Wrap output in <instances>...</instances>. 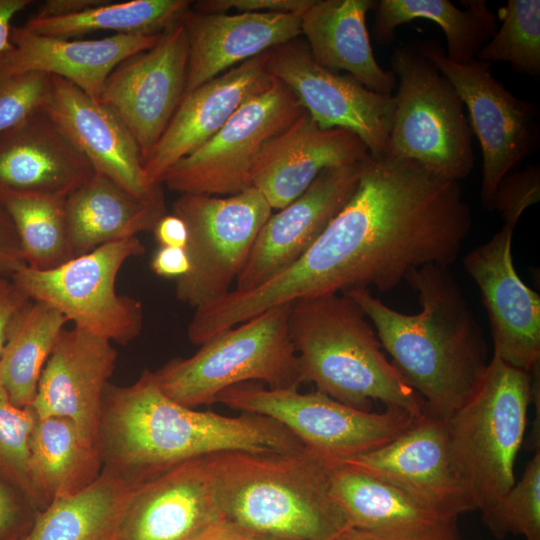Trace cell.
Instances as JSON below:
<instances>
[{
    "label": "cell",
    "mask_w": 540,
    "mask_h": 540,
    "mask_svg": "<svg viewBox=\"0 0 540 540\" xmlns=\"http://www.w3.org/2000/svg\"><path fill=\"white\" fill-rule=\"evenodd\" d=\"M472 223L459 181L369 154L355 193L325 230L342 250L349 290L387 292L417 268L453 264Z\"/></svg>",
    "instance_id": "obj_1"
},
{
    "label": "cell",
    "mask_w": 540,
    "mask_h": 540,
    "mask_svg": "<svg viewBox=\"0 0 540 540\" xmlns=\"http://www.w3.org/2000/svg\"><path fill=\"white\" fill-rule=\"evenodd\" d=\"M405 282L418 295L416 314L390 308L367 289L343 293L371 321L393 366L424 400L425 411L446 421L486 372L483 331L449 267L422 266Z\"/></svg>",
    "instance_id": "obj_2"
},
{
    "label": "cell",
    "mask_w": 540,
    "mask_h": 540,
    "mask_svg": "<svg viewBox=\"0 0 540 540\" xmlns=\"http://www.w3.org/2000/svg\"><path fill=\"white\" fill-rule=\"evenodd\" d=\"M97 446L103 466L152 477L182 462L227 451L289 453L302 443L275 420L198 411L165 395L152 371L132 384H108Z\"/></svg>",
    "instance_id": "obj_3"
},
{
    "label": "cell",
    "mask_w": 540,
    "mask_h": 540,
    "mask_svg": "<svg viewBox=\"0 0 540 540\" xmlns=\"http://www.w3.org/2000/svg\"><path fill=\"white\" fill-rule=\"evenodd\" d=\"M220 519L272 540H336L351 528L330 483L332 464L305 448L205 457Z\"/></svg>",
    "instance_id": "obj_4"
},
{
    "label": "cell",
    "mask_w": 540,
    "mask_h": 540,
    "mask_svg": "<svg viewBox=\"0 0 540 540\" xmlns=\"http://www.w3.org/2000/svg\"><path fill=\"white\" fill-rule=\"evenodd\" d=\"M288 326L302 383L364 411L381 401L416 418L425 413L424 400L386 358L374 327L346 294L291 303Z\"/></svg>",
    "instance_id": "obj_5"
},
{
    "label": "cell",
    "mask_w": 540,
    "mask_h": 540,
    "mask_svg": "<svg viewBox=\"0 0 540 540\" xmlns=\"http://www.w3.org/2000/svg\"><path fill=\"white\" fill-rule=\"evenodd\" d=\"M532 386L531 372L493 354L479 385L445 421L453 468L481 514L516 482Z\"/></svg>",
    "instance_id": "obj_6"
},
{
    "label": "cell",
    "mask_w": 540,
    "mask_h": 540,
    "mask_svg": "<svg viewBox=\"0 0 540 540\" xmlns=\"http://www.w3.org/2000/svg\"><path fill=\"white\" fill-rule=\"evenodd\" d=\"M290 304L268 309L217 335L192 356L172 358L152 371L160 390L190 407L216 403L224 390L250 381L270 389L302 384L290 338Z\"/></svg>",
    "instance_id": "obj_7"
},
{
    "label": "cell",
    "mask_w": 540,
    "mask_h": 540,
    "mask_svg": "<svg viewBox=\"0 0 540 540\" xmlns=\"http://www.w3.org/2000/svg\"><path fill=\"white\" fill-rule=\"evenodd\" d=\"M390 64L398 88L388 155L414 160L456 181L469 176L475 164L473 133L451 82L416 42L397 46Z\"/></svg>",
    "instance_id": "obj_8"
},
{
    "label": "cell",
    "mask_w": 540,
    "mask_h": 540,
    "mask_svg": "<svg viewBox=\"0 0 540 540\" xmlns=\"http://www.w3.org/2000/svg\"><path fill=\"white\" fill-rule=\"evenodd\" d=\"M216 402L241 413L265 416L286 427L304 448L334 465L377 449L417 420L386 406L381 413L347 406L316 390L270 389L242 383L221 392Z\"/></svg>",
    "instance_id": "obj_9"
},
{
    "label": "cell",
    "mask_w": 540,
    "mask_h": 540,
    "mask_svg": "<svg viewBox=\"0 0 540 540\" xmlns=\"http://www.w3.org/2000/svg\"><path fill=\"white\" fill-rule=\"evenodd\" d=\"M135 236L104 244L49 270L27 265L14 272L15 287L29 300L58 310L74 327L128 344L143 328L142 303L116 290L117 276L132 257L144 254Z\"/></svg>",
    "instance_id": "obj_10"
},
{
    "label": "cell",
    "mask_w": 540,
    "mask_h": 540,
    "mask_svg": "<svg viewBox=\"0 0 540 540\" xmlns=\"http://www.w3.org/2000/svg\"><path fill=\"white\" fill-rule=\"evenodd\" d=\"M272 210L255 187L228 196L180 194L172 213L188 229L190 269L176 280V298L196 309L226 295Z\"/></svg>",
    "instance_id": "obj_11"
},
{
    "label": "cell",
    "mask_w": 540,
    "mask_h": 540,
    "mask_svg": "<svg viewBox=\"0 0 540 540\" xmlns=\"http://www.w3.org/2000/svg\"><path fill=\"white\" fill-rule=\"evenodd\" d=\"M304 111L291 90L272 77L211 139L173 165L161 184L180 194L214 196L252 187V171L261 150Z\"/></svg>",
    "instance_id": "obj_12"
},
{
    "label": "cell",
    "mask_w": 540,
    "mask_h": 540,
    "mask_svg": "<svg viewBox=\"0 0 540 540\" xmlns=\"http://www.w3.org/2000/svg\"><path fill=\"white\" fill-rule=\"evenodd\" d=\"M419 51L451 82L467 109L483 156L480 198L489 209L501 179L537 150L540 136L536 103L514 96L491 73V63L450 61L434 40L416 41Z\"/></svg>",
    "instance_id": "obj_13"
},
{
    "label": "cell",
    "mask_w": 540,
    "mask_h": 540,
    "mask_svg": "<svg viewBox=\"0 0 540 540\" xmlns=\"http://www.w3.org/2000/svg\"><path fill=\"white\" fill-rule=\"evenodd\" d=\"M268 73L284 83L322 129L357 135L373 157L389 154L393 95L373 92L348 74L320 66L297 39L267 52Z\"/></svg>",
    "instance_id": "obj_14"
},
{
    "label": "cell",
    "mask_w": 540,
    "mask_h": 540,
    "mask_svg": "<svg viewBox=\"0 0 540 540\" xmlns=\"http://www.w3.org/2000/svg\"><path fill=\"white\" fill-rule=\"evenodd\" d=\"M187 68L188 40L181 20L152 47L123 60L105 82L98 100L131 132L143 163L184 97Z\"/></svg>",
    "instance_id": "obj_15"
},
{
    "label": "cell",
    "mask_w": 540,
    "mask_h": 540,
    "mask_svg": "<svg viewBox=\"0 0 540 540\" xmlns=\"http://www.w3.org/2000/svg\"><path fill=\"white\" fill-rule=\"evenodd\" d=\"M341 463L397 487L441 515L458 518L477 510L453 468L445 421L426 411L392 441Z\"/></svg>",
    "instance_id": "obj_16"
},
{
    "label": "cell",
    "mask_w": 540,
    "mask_h": 540,
    "mask_svg": "<svg viewBox=\"0 0 540 540\" xmlns=\"http://www.w3.org/2000/svg\"><path fill=\"white\" fill-rule=\"evenodd\" d=\"M363 160L323 170L300 196L272 213L260 229L233 290H252L297 261L355 193Z\"/></svg>",
    "instance_id": "obj_17"
},
{
    "label": "cell",
    "mask_w": 540,
    "mask_h": 540,
    "mask_svg": "<svg viewBox=\"0 0 540 540\" xmlns=\"http://www.w3.org/2000/svg\"><path fill=\"white\" fill-rule=\"evenodd\" d=\"M514 229L503 224L463 258V267L479 288L490 323L493 354L531 372L540 363V296L514 267Z\"/></svg>",
    "instance_id": "obj_18"
},
{
    "label": "cell",
    "mask_w": 540,
    "mask_h": 540,
    "mask_svg": "<svg viewBox=\"0 0 540 540\" xmlns=\"http://www.w3.org/2000/svg\"><path fill=\"white\" fill-rule=\"evenodd\" d=\"M44 111L96 173L142 200L165 205L161 185H152L145 175L136 140L111 109L69 81L52 76Z\"/></svg>",
    "instance_id": "obj_19"
},
{
    "label": "cell",
    "mask_w": 540,
    "mask_h": 540,
    "mask_svg": "<svg viewBox=\"0 0 540 540\" xmlns=\"http://www.w3.org/2000/svg\"><path fill=\"white\" fill-rule=\"evenodd\" d=\"M116 360L117 351L111 341L77 327L64 328L30 405L36 417L67 418L97 443L103 396Z\"/></svg>",
    "instance_id": "obj_20"
},
{
    "label": "cell",
    "mask_w": 540,
    "mask_h": 540,
    "mask_svg": "<svg viewBox=\"0 0 540 540\" xmlns=\"http://www.w3.org/2000/svg\"><path fill=\"white\" fill-rule=\"evenodd\" d=\"M219 520L208 463L197 458L143 481L115 540H188Z\"/></svg>",
    "instance_id": "obj_21"
},
{
    "label": "cell",
    "mask_w": 540,
    "mask_h": 540,
    "mask_svg": "<svg viewBox=\"0 0 540 540\" xmlns=\"http://www.w3.org/2000/svg\"><path fill=\"white\" fill-rule=\"evenodd\" d=\"M271 80L265 52L184 95L143 163L148 181L161 185L173 165L211 139L245 100L267 87Z\"/></svg>",
    "instance_id": "obj_22"
},
{
    "label": "cell",
    "mask_w": 540,
    "mask_h": 540,
    "mask_svg": "<svg viewBox=\"0 0 540 540\" xmlns=\"http://www.w3.org/2000/svg\"><path fill=\"white\" fill-rule=\"evenodd\" d=\"M368 155L357 135L340 128L322 129L304 111L261 150L252 171V187L272 209L280 210L323 170L356 163Z\"/></svg>",
    "instance_id": "obj_23"
},
{
    "label": "cell",
    "mask_w": 540,
    "mask_h": 540,
    "mask_svg": "<svg viewBox=\"0 0 540 540\" xmlns=\"http://www.w3.org/2000/svg\"><path fill=\"white\" fill-rule=\"evenodd\" d=\"M94 173L44 109L0 134V193L66 198Z\"/></svg>",
    "instance_id": "obj_24"
},
{
    "label": "cell",
    "mask_w": 540,
    "mask_h": 540,
    "mask_svg": "<svg viewBox=\"0 0 540 540\" xmlns=\"http://www.w3.org/2000/svg\"><path fill=\"white\" fill-rule=\"evenodd\" d=\"M159 36L114 34L79 40L39 35L24 26H12V46L0 55V78L42 72L63 78L99 99L116 66L129 56L152 47Z\"/></svg>",
    "instance_id": "obj_25"
},
{
    "label": "cell",
    "mask_w": 540,
    "mask_h": 540,
    "mask_svg": "<svg viewBox=\"0 0 540 540\" xmlns=\"http://www.w3.org/2000/svg\"><path fill=\"white\" fill-rule=\"evenodd\" d=\"M292 13H197L182 19L188 40L185 94L229 69L301 35Z\"/></svg>",
    "instance_id": "obj_26"
},
{
    "label": "cell",
    "mask_w": 540,
    "mask_h": 540,
    "mask_svg": "<svg viewBox=\"0 0 540 540\" xmlns=\"http://www.w3.org/2000/svg\"><path fill=\"white\" fill-rule=\"evenodd\" d=\"M375 5L374 0H315L301 16V35L320 66L345 71L367 89L392 95L396 77L376 61L366 27Z\"/></svg>",
    "instance_id": "obj_27"
},
{
    "label": "cell",
    "mask_w": 540,
    "mask_h": 540,
    "mask_svg": "<svg viewBox=\"0 0 540 540\" xmlns=\"http://www.w3.org/2000/svg\"><path fill=\"white\" fill-rule=\"evenodd\" d=\"M146 479L103 466L89 486L52 501L40 511L18 540H115L131 497Z\"/></svg>",
    "instance_id": "obj_28"
},
{
    "label": "cell",
    "mask_w": 540,
    "mask_h": 540,
    "mask_svg": "<svg viewBox=\"0 0 540 540\" xmlns=\"http://www.w3.org/2000/svg\"><path fill=\"white\" fill-rule=\"evenodd\" d=\"M65 211L74 257L152 231L166 214L165 205L142 200L96 172L66 197Z\"/></svg>",
    "instance_id": "obj_29"
},
{
    "label": "cell",
    "mask_w": 540,
    "mask_h": 540,
    "mask_svg": "<svg viewBox=\"0 0 540 540\" xmlns=\"http://www.w3.org/2000/svg\"><path fill=\"white\" fill-rule=\"evenodd\" d=\"M102 468L97 443L72 421L59 416L36 417L29 441L28 470L40 511L52 501L89 486Z\"/></svg>",
    "instance_id": "obj_30"
},
{
    "label": "cell",
    "mask_w": 540,
    "mask_h": 540,
    "mask_svg": "<svg viewBox=\"0 0 540 540\" xmlns=\"http://www.w3.org/2000/svg\"><path fill=\"white\" fill-rule=\"evenodd\" d=\"M331 490L351 528L384 535L425 532L457 519L424 506L397 487L338 463L331 466Z\"/></svg>",
    "instance_id": "obj_31"
},
{
    "label": "cell",
    "mask_w": 540,
    "mask_h": 540,
    "mask_svg": "<svg viewBox=\"0 0 540 540\" xmlns=\"http://www.w3.org/2000/svg\"><path fill=\"white\" fill-rule=\"evenodd\" d=\"M464 9L449 0H379L375 5L374 37L380 45L394 41L396 29L416 19L438 24L445 35L447 58L466 65L492 38L498 17L485 0H464Z\"/></svg>",
    "instance_id": "obj_32"
},
{
    "label": "cell",
    "mask_w": 540,
    "mask_h": 540,
    "mask_svg": "<svg viewBox=\"0 0 540 540\" xmlns=\"http://www.w3.org/2000/svg\"><path fill=\"white\" fill-rule=\"evenodd\" d=\"M68 320L49 304L28 300L13 316L0 354V382L11 402L32 404L46 361Z\"/></svg>",
    "instance_id": "obj_33"
},
{
    "label": "cell",
    "mask_w": 540,
    "mask_h": 540,
    "mask_svg": "<svg viewBox=\"0 0 540 540\" xmlns=\"http://www.w3.org/2000/svg\"><path fill=\"white\" fill-rule=\"evenodd\" d=\"M192 3L189 0H106L72 16L29 18L23 26L35 34L66 39L97 31L156 35L180 22L191 9Z\"/></svg>",
    "instance_id": "obj_34"
},
{
    "label": "cell",
    "mask_w": 540,
    "mask_h": 540,
    "mask_svg": "<svg viewBox=\"0 0 540 540\" xmlns=\"http://www.w3.org/2000/svg\"><path fill=\"white\" fill-rule=\"evenodd\" d=\"M62 197L0 193L27 266L56 268L74 258Z\"/></svg>",
    "instance_id": "obj_35"
},
{
    "label": "cell",
    "mask_w": 540,
    "mask_h": 540,
    "mask_svg": "<svg viewBox=\"0 0 540 540\" xmlns=\"http://www.w3.org/2000/svg\"><path fill=\"white\" fill-rule=\"evenodd\" d=\"M501 26L476 59L506 62L517 73L540 75V1L509 0L499 10Z\"/></svg>",
    "instance_id": "obj_36"
},
{
    "label": "cell",
    "mask_w": 540,
    "mask_h": 540,
    "mask_svg": "<svg viewBox=\"0 0 540 540\" xmlns=\"http://www.w3.org/2000/svg\"><path fill=\"white\" fill-rule=\"evenodd\" d=\"M481 516L496 539L520 534L525 540H540V449L526 463L521 479Z\"/></svg>",
    "instance_id": "obj_37"
},
{
    "label": "cell",
    "mask_w": 540,
    "mask_h": 540,
    "mask_svg": "<svg viewBox=\"0 0 540 540\" xmlns=\"http://www.w3.org/2000/svg\"><path fill=\"white\" fill-rule=\"evenodd\" d=\"M35 421L32 408L15 406L0 382V467L24 488L36 504L28 470L29 441Z\"/></svg>",
    "instance_id": "obj_38"
},
{
    "label": "cell",
    "mask_w": 540,
    "mask_h": 540,
    "mask_svg": "<svg viewBox=\"0 0 540 540\" xmlns=\"http://www.w3.org/2000/svg\"><path fill=\"white\" fill-rule=\"evenodd\" d=\"M52 76L27 72L0 78V134L44 109Z\"/></svg>",
    "instance_id": "obj_39"
},
{
    "label": "cell",
    "mask_w": 540,
    "mask_h": 540,
    "mask_svg": "<svg viewBox=\"0 0 540 540\" xmlns=\"http://www.w3.org/2000/svg\"><path fill=\"white\" fill-rule=\"evenodd\" d=\"M540 200L539 165L511 171L499 182L489 205L490 211L498 212L504 224L516 227L526 208Z\"/></svg>",
    "instance_id": "obj_40"
},
{
    "label": "cell",
    "mask_w": 540,
    "mask_h": 540,
    "mask_svg": "<svg viewBox=\"0 0 540 540\" xmlns=\"http://www.w3.org/2000/svg\"><path fill=\"white\" fill-rule=\"evenodd\" d=\"M40 510L24 488L0 467V540H18Z\"/></svg>",
    "instance_id": "obj_41"
},
{
    "label": "cell",
    "mask_w": 540,
    "mask_h": 540,
    "mask_svg": "<svg viewBox=\"0 0 540 540\" xmlns=\"http://www.w3.org/2000/svg\"><path fill=\"white\" fill-rule=\"evenodd\" d=\"M315 0H201L192 3L197 13H303Z\"/></svg>",
    "instance_id": "obj_42"
},
{
    "label": "cell",
    "mask_w": 540,
    "mask_h": 540,
    "mask_svg": "<svg viewBox=\"0 0 540 540\" xmlns=\"http://www.w3.org/2000/svg\"><path fill=\"white\" fill-rule=\"evenodd\" d=\"M337 540H462V538L457 528V519H453L434 529L405 535L376 534L350 528Z\"/></svg>",
    "instance_id": "obj_43"
},
{
    "label": "cell",
    "mask_w": 540,
    "mask_h": 540,
    "mask_svg": "<svg viewBox=\"0 0 540 540\" xmlns=\"http://www.w3.org/2000/svg\"><path fill=\"white\" fill-rule=\"evenodd\" d=\"M25 265L14 224L0 202V269L15 272Z\"/></svg>",
    "instance_id": "obj_44"
},
{
    "label": "cell",
    "mask_w": 540,
    "mask_h": 540,
    "mask_svg": "<svg viewBox=\"0 0 540 540\" xmlns=\"http://www.w3.org/2000/svg\"><path fill=\"white\" fill-rule=\"evenodd\" d=\"M150 267L160 277L177 280L188 273L190 261L184 248L159 247L151 258Z\"/></svg>",
    "instance_id": "obj_45"
},
{
    "label": "cell",
    "mask_w": 540,
    "mask_h": 540,
    "mask_svg": "<svg viewBox=\"0 0 540 540\" xmlns=\"http://www.w3.org/2000/svg\"><path fill=\"white\" fill-rule=\"evenodd\" d=\"M152 231L159 247L186 248L188 229L179 216L173 213L163 215Z\"/></svg>",
    "instance_id": "obj_46"
},
{
    "label": "cell",
    "mask_w": 540,
    "mask_h": 540,
    "mask_svg": "<svg viewBox=\"0 0 540 540\" xmlns=\"http://www.w3.org/2000/svg\"><path fill=\"white\" fill-rule=\"evenodd\" d=\"M106 0H46L31 18H60L79 14L104 3Z\"/></svg>",
    "instance_id": "obj_47"
},
{
    "label": "cell",
    "mask_w": 540,
    "mask_h": 540,
    "mask_svg": "<svg viewBox=\"0 0 540 540\" xmlns=\"http://www.w3.org/2000/svg\"><path fill=\"white\" fill-rule=\"evenodd\" d=\"M28 300L15 286L7 284L0 292V354L13 316Z\"/></svg>",
    "instance_id": "obj_48"
},
{
    "label": "cell",
    "mask_w": 540,
    "mask_h": 540,
    "mask_svg": "<svg viewBox=\"0 0 540 540\" xmlns=\"http://www.w3.org/2000/svg\"><path fill=\"white\" fill-rule=\"evenodd\" d=\"M32 0H0V55L11 48V21L16 14L31 5Z\"/></svg>",
    "instance_id": "obj_49"
},
{
    "label": "cell",
    "mask_w": 540,
    "mask_h": 540,
    "mask_svg": "<svg viewBox=\"0 0 540 540\" xmlns=\"http://www.w3.org/2000/svg\"><path fill=\"white\" fill-rule=\"evenodd\" d=\"M188 540H250V536L219 520Z\"/></svg>",
    "instance_id": "obj_50"
},
{
    "label": "cell",
    "mask_w": 540,
    "mask_h": 540,
    "mask_svg": "<svg viewBox=\"0 0 540 540\" xmlns=\"http://www.w3.org/2000/svg\"><path fill=\"white\" fill-rule=\"evenodd\" d=\"M7 283L0 278V292L6 287Z\"/></svg>",
    "instance_id": "obj_51"
},
{
    "label": "cell",
    "mask_w": 540,
    "mask_h": 540,
    "mask_svg": "<svg viewBox=\"0 0 540 540\" xmlns=\"http://www.w3.org/2000/svg\"><path fill=\"white\" fill-rule=\"evenodd\" d=\"M250 540H272V539H263V538H256V537L250 536Z\"/></svg>",
    "instance_id": "obj_52"
}]
</instances>
